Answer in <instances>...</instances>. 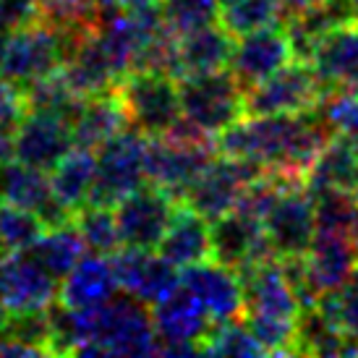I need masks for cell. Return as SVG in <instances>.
<instances>
[{
  "mask_svg": "<svg viewBox=\"0 0 358 358\" xmlns=\"http://www.w3.org/2000/svg\"><path fill=\"white\" fill-rule=\"evenodd\" d=\"M332 136L335 131L319 108L303 113L249 115L217 134V152L251 159L264 170L306 178V170Z\"/></svg>",
  "mask_w": 358,
  "mask_h": 358,
  "instance_id": "cell-1",
  "label": "cell"
},
{
  "mask_svg": "<svg viewBox=\"0 0 358 358\" xmlns=\"http://www.w3.org/2000/svg\"><path fill=\"white\" fill-rule=\"evenodd\" d=\"M76 42L79 40L45 24L42 19L29 27L10 31L6 37L0 79L10 81L16 87H27L31 81L52 76V73L63 71Z\"/></svg>",
  "mask_w": 358,
  "mask_h": 358,
  "instance_id": "cell-2",
  "label": "cell"
},
{
  "mask_svg": "<svg viewBox=\"0 0 358 358\" xmlns=\"http://www.w3.org/2000/svg\"><path fill=\"white\" fill-rule=\"evenodd\" d=\"M180 115L209 136H217L246 115L243 87L230 71L194 73L178 79Z\"/></svg>",
  "mask_w": 358,
  "mask_h": 358,
  "instance_id": "cell-3",
  "label": "cell"
},
{
  "mask_svg": "<svg viewBox=\"0 0 358 358\" xmlns=\"http://www.w3.org/2000/svg\"><path fill=\"white\" fill-rule=\"evenodd\" d=\"M131 129L144 136H162L180 120L178 84L168 73L129 71L115 87Z\"/></svg>",
  "mask_w": 358,
  "mask_h": 358,
  "instance_id": "cell-4",
  "label": "cell"
},
{
  "mask_svg": "<svg viewBox=\"0 0 358 358\" xmlns=\"http://www.w3.org/2000/svg\"><path fill=\"white\" fill-rule=\"evenodd\" d=\"M327 81L306 60H290L285 69L267 76L243 92L246 115H278V113H303L322 105L329 94Z\"/></svg>",
  "mask_w": 358,
  "mask_h": 358,
  "instance_id": "cell-5",
  "label": "cell"
},
{
  "mask_svg": "<svg viewBox=\"0 0 358 358\" xmlns=\"http://www.w3.org/2000/svg\"><path fill=\"white\" fill-rule=\"evenodd\" d=\"M269 249L278 259L303 257L317 236V207L303 178H290L262 217Z\"/></svg>",
  "mask_w": 358,
  "mask_h": 358,
  "instance_id": "cell-6",
  "label": "cell"
},
{
  "mask_svg": "<svg viewBox=\"0 0 358 358\" xmlns=\"http://www.w3.org/2000/svg\"><path fill=\"white\" fill-rule=\"evenodd\" d=\"M147 180V136L136 129L120 131L97 152V176L90 204L115 207L126 194Z\"/></svg>",
  "mask_w": 358,
  "mask_h": 358,
  "instance_id": "cell-7",
  "label": "cell"
},
{
  "mask_svg": "<svg viewBox=\"0 0 358 358\" xmlns=\"http://www.w3.org/2000/svg\"><path fill=\"white\" fill-rule=\"evenodd\" d=\"M217 144L212 139H178V136H147V180L183 199L189 186L215 159Z\"/></svg>",
  "mask_w": 358,
  "mask_h": 358,
  "instance_id": "cell-8",
  "label": "cell"
},
{
  "mask_svg": "<svg viewBox=\"0 0 358 358\" xmlns=\"http://www.w3.org/2000/svg\"><path fill=\"white\" fill-rule=\"evenodd\" d=\"M264 176V168L243 157L220 155L183 194V204L196 209L207 220H217L238 207L251 183Z\"/></svg>",
  "mask_w": 358,
  "mask_h": 358,
  "instance_id": "cell-9",
  "label": "cell"
},
{
  "mask_svg": "<svg viewBox=\"0 0 358 358\" xmlns=\"http://www.w3.org/2000/svg\"><path fill=\"white\" fill-rule=\"evenodd\" d=\"M178 199L170 191L159 189L155 183L126 194L113 207L115 222H118L120 243L129 249H157L165 238L173 215H176Z\"/></svg>",
  "mask_w": 358,
  "mask_h": 358,
  "instance_id": "cell-10",
  "label": "cell"
},
{
  "mask_svg": "<svg viewBox=\"0 0 358 358\" xmlns=\"http://www.w3.org/2000/svg\"><path fill=\"white\" fill-rule=\"evenodd\" d=\"M155 329L159 338L157 356H194L199 353V343L212 327L207 308L183 282L155 303L152 311Z\"/></svg>",
  "mask_w": 358,
  "mask_h": 358,
  "instance_id": "cell-11",
  "label": "cell"
},
{
  "mask_svg": "<svg viewBox=\"0 0 358 358\" xmlns=\"http://www.w3.org/2000/svg\"><path fill=\"white\" fill-rule=\"evenodd\" d=\"M238 275L241 285H243V299H246L243 314L288 322V324L299 322L303 306H301V299L293 288V282L285 275L282 259L267 257L257 264L238 269Z\"/></svg>",
  "mask_w": 358,
  "mask_h": 358,
  "instance_id": "cell-12",
  "label": "cell"
},
{
  "mask_svg": "<svg viewBox=\"0 0 358 358\" xmlns=\"http://www.w3.org/2000/svg\"><path fill=\"white\" fill-rule=\"evenodd\" d=\"M58 293V278H52L29 251L0 257V301L10 314L50 308Z\"/></svg>",
  "mask_w": 358,
  "mask_h": 358,
  "instance_id": "cell-13",
  "label": "cell"
},
{
  "mask_svg": "<svg viewBox=\"0 0 358 358\" xmlns=\"http://www.w3.org/2000/svg\"><path fill=\"white\" fill-rule=\"evenodd\" d=\"M110 259H113V269H115L120 290H126L144 303L155 306L157 301H162L180 285L178 267L168 262L159 251L155 254L152 249L123 246Z\"/></svg>",
  "mask_w": 358,
  "mask_h": 358,
  "instance_id": "cell-14",
  "label": "cell"
},
{
  "mask_svg": "<svg viewBox=\"0 0 358 358\" xmlns=\"http://www.w3.org/2000/svg\"><path fill=\"white\" fill-rule=\"evenodd\" d=\"M290 60H296L290 40L282 27H267V29L241 34L233 48L230 58V73L238 79L243 92L264 81L267 76L285 69Z\"/></svg>",
  "mask_w": 358,
  "mask_h": 358,
  "instance_id": "cell-15",
  "label": "cell"
},
{
  "mask_svg": "<svg viewBox=\"0 0 358 358\" xmlns=\"http://www.w3.org/2000/svg\"><path fill=\"white\" fill-rule=\"evenodd\" d=\"M212 259L233 269H243L262 259L275 257L269 249L262 220L249 212L233 209L222 217L212 220Z\"/></svg>",
  "mask_w": 358,
  "mask_h": 358,
  "instance_id": "cell-16",
  "label": "cell"
},
{
  "mask_svg": "<svg viewBox=\"0 0 358 358\" xmlns=\"http://www.w3.org/2000/svg\"><path fill=\"white\" fill-rule=\"evenodd\" d=\"M180 282L201 301V306L207 308L212 322H228V319L243 317L246 299H243V285H241L238 269L225 267L220 262H199L183 267Z\"/></svg>",
  "mask_w": 358,
  "mask_h": 358,
  "instance_id": "cell-17",
  "label": "cell"
},
{
  "mask_svg": "<svg viewBox=\"0 0 358 358\" xmlns=\"http://www.w3.org/2000/svg\"><path fill=\"white\" fill-rule=\"evenodd\" d=\"M303 267L311 293L319 296L338 290L358 267V241L338 230H317L308 251L303 254Z\"/></svg>",
  "mask_w": 358,
  "mask_h": 358,
  "instance_id": "cell-18",
  "label": "cell"
},
{
  "mask_svg": "<svg viewBox=\"0 0 358 358\" xmlns=\"http://www.w3.org/2000/svg\"><path fill=\"white\" fill-rule=\"evenodd\" d=\"M13 141L16 159L40 170H52L76 147L69 120L42 113H27L13 131Z\"/></svg>",
  "mask_w": 358,
  "mask_h": 358,
  "instance_id": "cell-19",
  "label": "cell"
},
{
  "mask_svg": "<svg viewBox=\"0 0 358 358\" xmlns=\"http://www.w3.org/2000/svg\"><path fill=\"white\" fill-rule=\"evenodd\" d=\"M0 199L37 212L45 228H58L73 220V212L55 199L48 170L31 168L24 162H10L0 170Z\"/></svg>",
  "mask_w": 358,
  "mask_h": 358,
  "instance_id": "cell-20",
  "label": "cell"
},
{
  "mask_svg": "<svg viewBox=\"0 0 358 358\" xmlns=\"http://www.w3.org/2000/svg\"><path fill=\"white\" fill-rule=\"evenodd\" d=\"M63 76L76 90V94L87 100V97L115 92L118 81L123 79V71L118 69V63L110 55L102 37L97 34V27H94L90 34H84L73 45V50L63 66Z\"/></svg>",
  "mask_w": 358,
  "mask_h": 358,
  "instance_id": "cell-21",
  "label": "cell"
},
{
  "mask_svg": "<svg viewBox=\"0 0 358 358\" xmlns=\"http://www.w3.org/2000/svg\"><path fill=\"white\" fill-rule=\"evenodd\" d=\"M120 290L113 259L102 254L81 257L73 269L63 278L58 301L69 308H87L110 301Z\"/></svg>",
  "mask_w": 358,
  "mask_h": 358,
  "instance_id": "cell-22",
  "label": "cell"
},
{
  "mask_svg": "<svg viewBox=\"0 0 358 358\" xmlns=\"http://www.w3.org/2000/svg\"><path fill=\"white\" fill-rule=\"evenodd\" d=\"M157 251L176 267H191L204 259H212L209 220L199 215L196 209H191L189 204L178 201L173 222H170L165 238L159 241Z\"/></svg>",
  "mask_w": 358,
  "mask_h": 358,
  "instance_id": "cell-23",
  "label": "cell"
},
{
  "mask_svg": "<svg viewBox=\"0 0 358 358\" xmlns=\"http://www.w3.org/2000/svg\"><path fill=\"white\" fill-rule=\"evenodd\" d=\"M311 66L327 81L329 90L358 94V21L324 34Z\"/></svg>",
  "mask_w": 358,
  "mask_h": 358,
  "instance_id": "cell-24",
  "label": "cell"
},
{
  "mask_svg": "<svg viewBox=\"0 0 358 358\" xmlns=\"http://www.w3.org/2000/svg\"><path fill=\"white\" fill-rule=\"evenodd\" d=\"M236 48V34H230L222 24H207L201 29L178 37V66L180 79L194 73H215L230 69Z\"/></svg>",
  "mask_w": 358,
  "mask_h": 358,
  "instance_id": "cell-25",
  "label": "cell"
},
{
  "mask_svg": "<svg viewBox=\"0 0 358 358\" xmlns=\"http://www.w3.org/2000/svg\"><path fill=\"white\" fill-rule=\"evenodd\" d=\"M131 129L129 115L123 110V102L115 92L87 97L76 118L71 120L73 144L84 150H100L105 141L118 136L120 131Z\"/></svg>",
  "mask_w": 358,
  "mask_h": 358,
  "instance_id": "cell-26",
  "label": "cell"
},
{
  "mask_svg": "<svg viewBox=\"0 0 358 358\" xmlns=\"http://www.w3.org/2000/svg\"><path fill=\"white\" fill-rule=\"evenodd\" d=\"M306 189L311 194L329 189L358 194V150L343 134H335L306 170Z\"/></svg>",
  "mask_w": 358,
  "mask_h": 358,
  "instance_id": "cell-27",
  "label": "cell"
},
{
  "mask_svg": "<svg viewBox=\"0 0 358 358\" xmlns=\"http://www.w3.org/2000/svg\"><path fill=\"white\" fill-rule=\"evenodd\" d=\"M94 176H97V157H94V150L73 147V150L50 170V186H52L55 199L69 209V212L76 215V209H81L84 204H90Z\"/></svg>",
  "mask_w": 358,
  "mask_h": 358,
  "instance_id": "cell-28",
  "label": "cell"
},
{
  "mask_svg": "<svg viewBox=\"0 0 358 358\" xmlns=\"http://www.w3.org/2000/svg\"><path fill=\"white\" fill-rule=\"evenodd\" d=\"M84 251H87V243L71 220L58 228H45V233L34 241L29 254L50 272L52 278L63 280L73 269V264L84 257Z\"/></svg>",
  "mask_w": 358,
  "mask_h": 358,
  "instance_id": "cell-29",
  "label": "cell"
},
{
  "mask_svg": "<svg viewBox=\"0 0 358 358\" xmlns=\"http://www.w3.org/2000/svg\"><path fill=\"white\" fill-rule=\"evenodd\" d=\"M21 94H24V105H27V113H42V115H55V118L63 120H73L76 113L84 105V97L76 94V90L69 84V79L63 76V71L52 73V76H45V79H37L27 84V87H19Z\"/></svg>",
  "mask_w": 358,
  "mask_h": 358,
  "instance_id": "cell-30",
  "label": "cell"
},
{
  "mask_svg": "<svg viewBox=\"0 0 358 358\" xmlns=\"http://www.w3.org/2000/svg\"><path fill=\"white\" fill-rule=\"evenodd\" d=\"M282 6L278 0H222L220 6V24L230 34H249V31L282 27Z\"/></svg>",
  "mask_w": 358,
  "mask_h": 358,
  "instance_id": "cell-31",
  "label": "cell"
},
{
  "mask_svg": "<svg viewBox=\"0 0 358 358\" xmlns=\"http://www.w3.org/2000/svg\"><path fill=\"white\" fill-rule=\"evenodd\" d=\"M201 356H267V350L259 345L254 332L246 322L241 319H228V322H212L207 335L199 343Z\"/></svg>",
  "mask_w": 358,
  "mask_h": 358,
  "instance_id": "cell-32",
  "label": "cell"
},
{
  "mask_svg": "<svg viewBox=\"0 0 358 358\" xmlns=\"http://www.w3.org/2000/svg\"><path fill=\"white\" fill-rule=\"evenodd\" d=\"M42 233H45V222L37 212L0 199V257L29 251Z\"/></svg>",
  "mask_w": 358,
  "mask_h": 358,
  "instance_id": "cell-33",
  "label": "cell"
},
{
  "mask_svg": "<svg viewBox=\"0 0 358 358\" xmlns=\"http://www.w3.org/2000/svg\"><path fill=\"white\" fill-rule=\"evenodd\" d=\"M73 225L79 228L81 238H84V243H87V249L92 254L113 257L123 246L113 207H105V204H84L81 209H76Z\"/></svg>",
  "mask_w": 358,
  "mask_h": 358,
  "instance_id": "cell-34",
  "label": "cell"
},
{
  "mask_svg": "<svg viewBox=\"0 0 358 358\" xmlns=\"http://www.w3.org/2000/svg\"><path fill=\"white\" fill-rule=\"evenodd\" d=\"M40 19L73 40H81L97 27L100 8L97 0H40Z\"/></svg>",
  "mask_w": 358,
  "mask_h": 358,
  "instance_id": "cell-35",
  "label": "cell"
},
{
  "mask_svg": "<svg viewBox=\"0 0 358 358\" xmlns=\"http://www.w3.org/2000/svg\"><path fill=\"white\" fill-rule=\"evenodd\" d=\"M317 306L345 338L358 340V267L338 290L322 293Z\"/></svg>",
  "mask_w": 358,
  "mask_h": 358,
  "instance_id": "cell-36",
  "label": "cell"
},
{
  "mask_svg": "<svg viewBox=\"0 0 358 358\" xmlns=\"http://www.w3.org/2000/svg\"><path fill=\"white\" fill-rule=\"evenodd\" d=\"M220 0H162V19L168 29L180 37L220 19Z\"/></svg>",
  "mask_w": 358,
  "mask_h": 358,
  "instance_id": "cell-37",
  "label": "cell"
},
{
  "mask_svg": "<svg viewBox=\"0 0 358 358\" xmlns=\"http://www.w3.org/2000/svg\"><path fill=\"white\" fill-rule=\"evenodd\" d=\"M40 21V0H0V34L29 27Z\"/></svg>",
  "mask_w": 358,
  "mask_h": 358,
  "instance_id": "cell-38",
  "label": "cell"
},
{
  "mask_svg": "<svg viewBox=\"0 0 358 358\" xmlns=\"http://www.w3.org/2000/svg\"><path fill=\"white\" fill-rule=\"evenodd\" d=\"M27 115L24 94L16 84L0 79V131H16L21 118Z\"/></svg>",
  "mask_w": 358,
  "mask_h": 358,
  "instance_id": "cell-39",
  "label": "cell"
},
{
  "mask_svg": "<svg viewBox=\"0 0 358 358\" xmlns=\"http://www.w3.org/2000/svg\"><path fill=\"white\" fill-rule=\"evenodd\" d=\"M16 162V141H13V131H0V170Z\"/></svg>",
  "mask_w": 358,
  "mask_h": 358,
  "instance_id": "cell-40",
  "label": "cell"
},
{
  "mask_svg": "<svg viewBox=\"0 0 358 358\" xmlns=\"http://www.w3.org/2000/svg\"><path fill=\"white\" fill-rule=\"evenodd\" d=\"M8 319H10V311H8V306L0 301V335L6 332V327H8Z\"/></svg>",
  "mask_w": 358,
  "mask_h": 358,
  "instance_id": "cell-41",
  "label": "cell"
},
{
  "mask_svg": "<svg viewBox=\"0 0 358 358\" xmlns=\"http://www.w3.org/2000/svg\"><path fill=\"white\" fill-rule=\"evenodd\" d=\"M3 50H6V34H0V63H3Z\"/></svg>",
  "mask_w": 358,
  "mask_h": 358,
  "instance_id": "cell-42",
  "label": "cell"
},
{
  "mask_svg": "<svg viewBox=\"0 0 358 358\" xmlns=\"http://www.w3.org/2000/svg\"><path fill=\"white\" fill-rule=\"evenodd\" d=\"M350 6H353V8H356V13H358V0H350Z\"/></svg>",
  "mask_w": 358,
  "mask_h": 358,
  "instance_id": "cell-43",
  "label": "cell"
},
{
  "mask_svg": "<svg viewBox=\"0 0 358 358\" xmlns=\"http://www.w3.org/2000/svg\"><path fill=\"white\" fill-rule=\"evenodd\" d=\"M306 3H308V6H311V3H322V0H306Z\"/></svg>",
  "mask_w": 358,
  "mask_h": 358,
  "instance_id": "cell-44",
  "label": "cell"
}]
</instances>
